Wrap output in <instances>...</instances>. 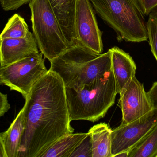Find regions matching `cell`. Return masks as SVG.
Instances as JSON below:
<instances>
[{
    "mask_svg": "<svg viewBox=\"0 0 157 157\" xmlns=\"http://www.w3.org/2000/svg\"><path fill=\"white\" fill-rule=\"evenodd\" d=\"M24 130L17 157H41L58 139L74 130L71 125L65 87L48 70L25 99Z\"/></svg>",
    "mask_w": 157,
    "mask_h": 157,
    "instance_id": "1",
    "label": "cell"
},
{
    "mask_svg": "<svg viewBox=\"0 0 157 157\" xmlns=\"http://www.w3.org/2000/svg\"><path fill=\"white\" fill-rule=\"evenodd\" d=\"M50 63L49 70L62 78L65 88L78 90L111 70V54L109 50L97 54L75 43Z\"/></svg>",
    "mask_w": 157,
    "mask_h": 157,
    "instance_id": "2",
    "label": "cell"
},
{
    "mask_svg": "<svg viewBox=\"0 0 157 157\" xmlns=\"http://www.w3.org/2000/svg\"><path fill=\"white\" fill-rule=\"evenodd\" d=\"M71 121L95 122L104 118L115 102L117 93L112 70L78 90L65 88Z\"/></svg>",
    "mask_w": 157,
    "mask_h": 157,
    "instance_id": "3",
    "label": "cell"
},
{
    "mask_svg": "<svg viewBox=\"0 0 157 157\" xmlns=\"http://www.w3.org/2000/svg\"><path fill=\"white\" fill-rule=\"evenodd\" d=\"M99 16L117 34L119 41H148L147 22L137 0H90Z\"/></svg>",
    "mask_w": 157,
    "mask_h": 157,
    "instance_id": "4",
    "label": "cell"
},
{
    "mask_svg": "<svg viewBox=\"0 0 157 157\" xmlns=\"http://www.w3.org/2000/svg\"><path fill=\"white\" fill-rule=\"evenodd\" d=\"M29 6L38 47L44 58L51 62L66 50L69 44L48 0H31Z\"/></svg>",
    "mask_w": 157,
    "mask_h": 157,
    "instance_id": "5",
    "label": "cell"
},
{
    "mask_svg": "<svg viewBox=\"0 0 157 157\" xmlns=\"http://www.w3.org/2000/svg\"><path fill=\"white\" fill-rule=\"evenodd\" d=\"M41 52L8 65L0 66V85L19 92L25 100L32 87L48 70Z\"/></svg>",
    "mask_w": 157,
    "mask_h": 157,
    "instance_id": "6",
    "label": "cell"
},
{
    "mask_svg": "<svg viewBox=\"0 0 157 157\" xmlns=\"http://www.w3.org/2000/svg\"><path fill=\"white\" fill-rule=\"evenodd\" d=\"M76 43L97 54L103 52L102 32L90 0H77L75 16Z\"/></svg>",
    "mask_w": 157,
    "mask_h": 157,
    "instance_id": "7",
    "label": "cell"
},
{
    "mask_svg": "<svg viewBox=\"0 0 157 157\" xmlns=\"http://www.w3.org/2000/svg\"><path fill=\"white\" fill-rule=\"evenodd\" d=\"M157 123V109L141 118L112 130L111 134L112 157L119 153L129 151Z\"/></svg>",
    "mask_w": 157,
    "mask_h": 157,
    "instance_id": "8",
    "label": "cell"
},
{
    "mask_svg": "<svg viewBox=\"0 0 157 157\" xmlns=\"http://www.w3.org/2000/svg\"><path fill=\"white\" fill-rule=\"evenodd\" d=\"M120 95L119 103L122 114L121 124L135 120L153 109L144 84L136 76Z\"/></svg>",
    "mask_w": 157,
    "mask_h": 157,
    "instance_id": "9",
    "label": "cell"
},
{
    "mask_svg": "<svg viewBox=\"0 0 157 157\" xmlns=\"http://www.w3.org/2000/svg\"><path fill=\"white\" fill-rule=\"evenodd\" d=\"M39 52L34 35L26 37L0 39V66H6Z\"/></svg>",
    "mask_w": 157,
    "mask_h": 157,
    "instance_id": "10",
    "label": "cell"
},
{
    "mask_svg": "<svg viewBox=\"0 0 157 157\" xmlns=\"http://www.w3.org/2000/svg\"><path fill=\"white\" fill-rule=\"evenodd\" d=\"M111 69L114 76L117 94H120L136 76V65L132 56L117 47L109 49Z\"/></svg>",
    "mask_w": 157,
    "mask_h": 157,
    "instance_id": "11",
    "label": "cell"
},
{
    "mask_svg": "<svg viewBox=\"0 0 157 157\" xmlns=\"http://www.w3.org/2000/svg\"><path fill=\"white\" fill-rule=\"evenodd\" d=\"M69 47L76 43L75 16L77 0H48Z\"/></svg>",
    "mask_w": 157,
    "mask_h": 157,
    "instance_id": "12",
    "label": "cell"
},
{
    "mask_svg": "<svg viewBox=\"0 0 157 157\" xmlns=\"http://www.w3.org/2000/svg\"><path fill=\"white\" fill-rule=\"evenodd\" d=\"M112 130L108 124L101 123L89 130L92 142V157H112L111 134Z\"/></svg>",
    "mask_w": 157,
    "mask_h": 157,
    "instance_id": "13",
    "label": "cell"
},
{
    "mask_svg": "<svg viewBox=\"0 0 157 157\" xmlns=\"http://www.w3.org/2000/svg\"><path fill=\"white\" fill-rule=\"evenodd\" d=\"M24 130V108H22L7 131L1 133L7 157H17Z\"/></svg>",
    "mask_w": 157,
    "mask_h": 157,
    "instance_id": "14",
    "label": "cell"
},
{
    "mask_svg": "<svg viewBox=\"0 0 157 157\" xmlns=\"http://www.w3.org/2000/svg\"><path fill=\"white\" fill-rule=\"evenodd\" d=\"M87 133H71L63 135L49 147L41 157H70Z\"/></svg>",
    "mask_w": 157,
    "mask_h": 157,
    "instance_id": "15",
    "label": "cell"
},
{
    "mask_svg": "<svg viewBox=\"0 0 157 157\" xmlns=\"http://www.w3.org/2000/svg\"><path fill=\"white\" fill-rule=\"evenodd\" d=\"M128 157H157V123L129 150Z\"/></svg>",
    "mask_w": 157,
    "mask_h": 157,
    "instance_id": "16",
    "label": "cell"
},
{
    "mask_svg": "<svg viewBox=\"0 0 157 157\" xmlns=\"http://www.w3.org/2000/svg\"><path fill=\"white\" fill-rule=\"evenodd\" d=\"M30 33L28 26L20 15L14 14L7 21L0 34V39H20L26 37Z\"/></svg>",
    "mask_w": 157,
    "mask_h": 157,
    "instance_id": "17",
    "label": "cell"
},
{
    "mask_svg": "<svg viewBox=\"0 0 157 157\" xmlns=\"http://www.w3.org/2000/svg\"><path fill=\"white\" fill-rule=\"evenodd\" d=\"M147 36L151 52L157 61V14L153 12L147 22Z\"/></svg>",
    "mask_w": 157,
    "mask_h": 157,
    "instance_id": "18",
    "label": "cell"
},
{
    "mask_svg": "<svg viewBox=\"0 0 157 157\" xmlns=\"http://www.w3.org/2000/svg\"><path fill=\"white\" fill-rule=\"evenodd\" d=\"M91 137L87 133L86 136L75 148L70 157H92Z\"/></svg>",
    "mask_w": 157,
    "mask_h": 157,
    "instance_id": "19",
    "label": "cell"
},
{
    "mask_svg": "<svg viewBox=\"0 0 157 157\" xmlns=\"http://www.w3.org/2000/svg\"><path fill=\"white\" fill-rule=\"evenodd\" d=\"M31 0H0L2 8L6 11L17 10L24 5L29 3Z\"/></svg>",
    "mask_w": 157,
    "mask_h": 157,
    "instance_id": "20",
    "label": "cell"
},
{
    "mask_svg": "<svg viewBox=\"0 0 157 157\" xmlns=\"http://www.w3.org/2000/svg\"><path fill=\"white\" fill-rule=\"evenodd\" d=\"M145 16H149L150 13L157 7V0H137Z\"/></svg>",
    "mask_w": 157,
    "mask_h": 157,
    "instance_id": "21",
    "label": "cell"
},
{
    "mask_svg": "<svg viewBox=\"0 0 157 157\" xmlns=\"http://www.w3.org/2000/svg\"><path fill=\"white\" fill-rule=\"evenodd\" d=\"M11 108L7 99V96L0 91V118L2 117Z\"/></svg>",
    "mask_w": 157,
    "mask_h": 157,
    "instance_id": "22",
    "label": "cell"
},
{
    "mask_svg": "<svg viewBox=\"0 0 157 157\" xmlns=\"http://www.w3.org/2000/svg\"><path fill=\"white\" fill-rule=\"evenodd\" d=\"M147 94L153 108L157 109V82L153 84Z\"/></svg>",
    "mask_w": 157,
    "mask_h": 157,
    "instance_id": "23",
    "label": "cell"
},
{
    "mask_svg": "<svg viewBox=\"0 0 157 157\" xmlns=\"http://www.w3.org/2000/svg\"><path fill=\"white\" fill-rule=\"evenodd\" d=\"M0 157H7L1 133H0Z\"/></svg>",
    "mask_w": 157,
    "mask_h": 157,
    "instance_id": "24",
    "label": "cell"
},
{
    "mask_svg": "<svg viewBox=\"0 0 157 157\" xmlns=\"http://www.w3.org/2000/svg\"><path fill=\"white\" fill-rule=\"evenodd\" d=\"M128 155L129 151H124L119 153L118 155H116L114 157H128Z\"/></svg>",
    "mask_w": 157,
    "mask_h": 157,
    "instance_id": "25",
    "label": "cell"
},
{
    "mask_svg": "<svg viewBox=\"0 0 157 157\" xmlns=\"http://www.w3.org/2000/svg\"><path fill=\"white\" fill-rule=\"evenodd\" d=\"M156 13H157V12H156Z\"/></svg>",
    "mask_w": 157,
    "mask_h": 157,
    "instance_id": "26",
    "label": "cell"
}]
</instances>
